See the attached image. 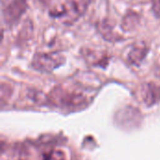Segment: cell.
Instances as JSON below:
<instances>
[{
  "mask_svg": "<svg viewBox=\"0 0 160 160\" xmlns=\"http://www.w3.org/2000/svg\"><path fill=\"white\" fill-rule=\"evenodd\" d=\"M44 160H65V156L63 152L54 150L50 154H48L44 158Z\"/></svg>",
  "mask_w": 160,
  "mask_h": 160,
  "instance_id": "10",
  "label": "cell"
},
{
  "mask_svg": "<svg viewBox=\"0 0 160 160\" xmlns=\"http://www.w3.org/2000/svg\"><path fill=\"white\" fill-rule=\"evenodd\" d=\"M149 52V47L143 41L136 42L132 45L128 54V61L129 64L139 67L142 62L145 59Z\"/></svg>",
  "mask_w": 160,
  "mask_h": 160,
  "instance_id": "5",
  "label": "cell"
},
{
  "mask_svg": "<svg viewBox=\"0 0 160 160\" xmlns=\"http://www.w3.org/2000/svg\"><path fill=\"white\" fill-rule=\"evenodd\" d=\"M66 58L60 52H37L32 59V67L41 72H52L64 65Z\"/></svg>",
  "mask_w": 160,
  "mask_h": 160,
  "instance_id": "2",
  "label": "cell"
},
{
  "mask_svg": "<svg viewBox=\"0 0 160 160\" xmlns=\"http://www.w3.org/2000/svg\"><path fill=\"white\" fill-rule=\"evenodd\" d=\"M50 98L53 103L66 108H76L85 102V98L82 94L67 92L61 88L53 89Z\"/></svg>",
  "mask_w": 160,
  "mask_h": 160,
  "instance_id": "4",
  "label": "cell"
},
{
  "mask_svg": "<svg viewBox=\"0 0 160 160\" xmlns=\"http://www.w3.org/2000/svg\"><path fill=\"white\" fill-rule=\"evenodd\" d=\"M32 32H33V28H32V23L31 22H26L25 24H24V26H23V28H22V30H21V32H20V34H19V40H22V42L23 41H25V40H28L29 38H27V36H25L26 34L27 35H31L32 34Z\"/></svg>",
  "mask_w": 160,
  "mask_h": 160,
  "instance_id": "9",
  "label": "cell"
},
{
  "mask_svg": "<svg viewBox=\"0 0 160 160\" xmlns=\"http://www.w3.org/2000/svg\"><path fill=\"white\" fill-rule=\"evenodd\" d=\"M152 11L157 18H160V0H152Z\"/></svg>",
  "mask_w": 160,
  "mask_h": 160,
  "instance_id": "11",
  "label": "cell"
},
{
  "mask_svg": "<svg viewBox=\"0 0 160 160\" xmlns=\"http://www.w3.org/2000/svg\"><path fill=\"white\" fill-rule=\"evenodd\" d=\"M142 98L147 106H152L160 99V86L153 82L146 83L143 86Z\"/></svg>",
  "mask_w": 160,
  "mask_h": 160,
  "instance_id": "6",
  "label": "cell"
},
{
  "mask_svg": "<svg viewBox=\"0 0 160 160\" xmlns=\"http://www.w3.org/2000/svg\"><path fill=\"white\" fill-rule=\"evenodd\" d=\"M27 0H2V16L8 26H13L27 9Z\"/></svg>",
  "mask_w": 160,
  "mask_h": 160,
  "instance_id": "3",
  "label": "cell"
},
{
  "mask_svg": "<svg viewBox=\"0 0 160 160\" xmlns=\"http://www.w3.org/2000/svg\"><path fill=\"white\" fill-rule=\"evenodd\" d=\"M42 4H48L50 2V0H39Z\"/></svg>",
  "mask_w": 160,
  "mask_h": 160,
  "instance_id": "12",
  "label": "cell"
},
{
  "mask_svg": "<svg viewBox=\"0 0 160 160\" xmlns=\"http://www.w3.org/2000/svg\"><path fill=\"white\" fill-rule=\"evenodd\" d=\"M141 22V16L139 13H137L134 10H128L125 16L122 19L121 22V28L125 32H131L134 31L140 24Z\"/></svg>",
  "mask_w": 160,
  "mask_h": 160,
  "instance_id": "7",
  "label": "cell"
},
{
  "mask_svg": "<svg viewBox=\"0 0 160 160\" xmlns=\"http://www.w3.org/2000/svg\"><path fill=\"white\" fill-rule=\"evenodd\" d=\"M90 0H68L60 9H53L50 12L53 17H68L67 22L71 23L82 16L88 8Z\"/></svg>",
  "mask_w": 160,
  "mask_h": 160,
  "instance_id": "1",
  "label": "cell"
},
{
  "mask_svg": "<svg viewBox=\"0 0 160 160\" xmlns=\"http://www.w3.org/2000/svg\"><path fill=\"white\" fill-rule=\"evenodd\" d=\"M98 28L99 33L101 34V36L103 37L104 39H106L107 41L110 42H115V41H119L122 39V37L119 36L112 28V26L107 22L106 21L104 22H100L98 23Z\"/></svg>",
  "mask_w": 160,
  "mask_h": 160,
  "instance_id": "8",
  "label": "cell"
}]
</instances>
